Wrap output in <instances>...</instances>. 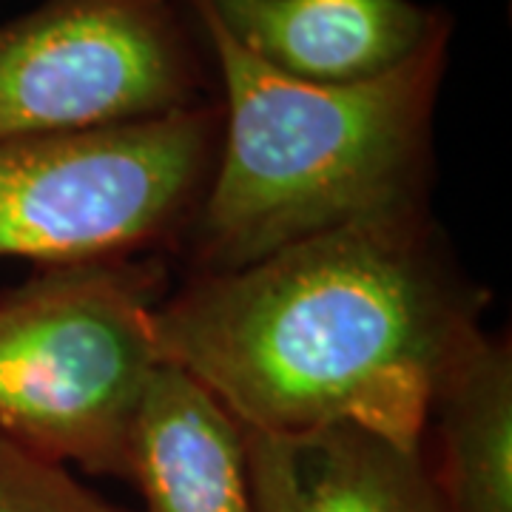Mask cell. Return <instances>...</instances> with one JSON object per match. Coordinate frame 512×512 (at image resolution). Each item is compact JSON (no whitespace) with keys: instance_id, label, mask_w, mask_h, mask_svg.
<instances>
[{"instance_id":"cell-1","label":"cell","mask_w":512,"mask_h":512,"mask_svg":"<svg viewBox=\"0 0 512 512\" xmlns=\"http://www.w3.org/2000/svg\"><path fill=\"white\" fill-rule=\"evenodd\" d=\"M478 330V293L436 251L421 211L200 274L154 311L163 362L242 430L348 424L407 450L424 447L441 382Z\"/></svg>"},{"instance_id":"cell-2","label":"cell","mask_w":512,"mask_h":512,"mask_svg":"<svg viewBox=\"0 0 512 512\" xmlns=\"http://www.w3.org/2000/svg\"><path fill=\"white\" fill-rule=\"evenodd\" d=\"M222 80V140L194 211L202 274L345 225L421 211L450 20L390 72L308 83L248 55L188 0Z\"/></svg>"},{"instance_id":"cell-3","label":"cell","mask_w":512,"mask_h":512,"mask_svg":"<svg viewBox=\"0 0 512 512\" xmlns=\"http://www.w3.org/2000/svg\"><path fill=\"white\" fill-rule=\"evenodd\" d=\"M157 268H46L0 293V430L40 456L128 478V436L163 353Z\"/></svg>"},{"instance_id":"cell-4","label":"cell","mask_w":512,"mask_h":512,"mask_svg":"<svg viewBox=\"0 0 512 512\" xmlns=\"http://www.w3.org/2000/svg\"><path fill=\"white\" fill-rule=\"evenodd\" d=\"M222 140L200 103L117 126L0 143V256L46 268L126 259L194 217Z\"/></svg>"},{"instance_id":"cell-5","label":"cell","mask_w":512,"mask_h":512,"mask_svg":"<svg viewBox=\"0 0 512 512\" xmlns=\"http://www.w3.org/2000/svg\"><path fill=\"white\" fill-rule=\"evenodd\" d=\"M202 83L168 0H43L0 23V143L191 109Z\"/></svg>"},{"instance_id":"cell-6","label":"cell","mask_w":512,"mask_h":512,"mask_svg":"<svg viewBox=\"0 0 512 512\" xmlns=\"http://www.w3.org/2000/svg\"><path fill=\"white\" fill-rule=\"evenodd\" d=\"M259 63L308 83H356L390 72L444 23L413 0H205Z\"/></svg>"},{"instance_id":"cell-7","label":"cell","mask_w":512,"mask_h":512,"mask_svg":"<svg viewBox=\"0 0 512 512\" xmlns=\"http://www.w3.org/2000/svg\"><path fill=\"white\" fill-rule=\"evenodd\" d=\"M242 433L254 512H444L424 447L348 424Z\"/></svg>"},{"instance_id":"cell-8","label":"cell","mask_w":512,"mask_h":512,"mask_svg":"<svg viewBox=\"0 0 512 512\" xmlns=\"http://www.w3.org/2000/svg\"><path fill=\"white\" fill-rule=\"evenodd\" d=\"M146 512H254L245 433L197 379L157 370L128 436V478Z\"/></svg>"},{"instance_id":"cell-9","label":"cell","mask_w":512,"mask_h":512,"mask_svg":"<svg viewBox=\"0 0 512 512\" xmlns=\"http://www.w3.org/2000/svg\"><path fill=\"white\" fill-rule=\"evenodd\" d=\"M427 458L444 512H512L510 345L478 330L441 382L427 433ZM424 433V436H427Z\"/></svg>"},{"instance_id":"cell-10","label":"cell","mask_w":512,"mask_h":512,"mask_svg":"<svg viewBox=\"0 0 512 512\" xmlns=\"http://www.w3.org/2000/svg\"><path fill=\"white\" fill-rule=\"evenodd\" d=\"M0 512H128L0 430Z\"/></svg>"}]
</instances>
